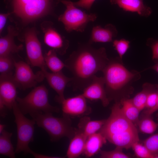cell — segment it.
Listing matches in <instances>:
<instances>
[{"label": "cell", "instance_id": "6da1fadb", "mask_svg": "<svg viewBox=\"0 0 158 158\" xmlns=\"http://www.w3.org/2000/svg\"><path fill=\"white\" fill-rule=\"evenodd\" d=\"M109 60L104 47L96 49L88 42L79 44L64 63L65 67L72 75L73 89L83 91L96 73L102 71Z\"/></svg>", "mask_w": 158, "mask_h": 158}, {"label": "cell", "instance_id": "7a4b0ae2", "mask_svg": "<svg viewBox=\"0 0 158 158\" xmlns=\"http://www.w3.org/2000/svg\"><path fill=\"white\" fill-rule=\"evenodd\" d=\"M122 62L119 57L109 59L102 71L107 95L110 102H120L130 98L134 91L133 84L141 78L140 72L128 70Z\"/></svg>", "mask_w": 158, "mask_h": 158}, {"label": "cell", "instance_id": "3957f363", "mask_svg": "<svg viewBox=\"0 0 158 158\" xmlns=\"http://www.w3.org/2000/svg\"><path fill=\"white\" fill-rule=\"evenodd\" d=\"M109 117L99 132L116 147L128 150L140 141L137 126L123 115L120 102H115Z\"/></svg>", "mask_w": 158, "mask_h": 158}, {"label": "cell", "instance_id": "277c9868", "mask_svg": "<svg viewBox=\"0 0 158 158\" xmlns=\"http://www.w3.org/2000/svg\"><path fill=\"white\" fill-rule=\"evenodd\" d=\"M38 127L44 129L49 135L51 141L55 142L67 137L71 139L76 129L72 125L70 117L63 115L59 118L51 113L37 112L30 115Z\"/></svg>", "mask_w": 158, "mask_h": 158}, {"label": "cell", "instance_id": "5b68a950", "mask_svg": "<svg viewBox=\"0 0 158 158\" xmlns=\"http://www.w3.org/2000/svg\"><path fill=\"white\" fill-rule=\"evenodd\" d=\"M18 106L24 115L37 112L58 113L60 109L51 105L48 99V91L45 86L42 85L35 87L26 96L17 97Z\"/></svg>", "mask_w": 158, "mask_h": 158}, {"label": "cell", "instance_id": "8992f818", "mask_svg": "<svg viewBox=\"0 0 158 158\" xmlns=\"http://www.w3.org/2000/svg\"><path fill=\"white\" fill-rule=\"evenodd\" d=\"M66 7L64 13L60 15L58 20L63 24L66 31H73L83 32L88 24L95 21L97 18L95 13H87L77 8L70 0H59Z\"/></svg>", "mask_w": 158, "mask_h": 158}, {"label": "cell", "instance_id": "52a82bcc", "mask_svg": "<svg viewBox=\"0 0 158 158\" xmlns=\"http://www.w3.org/2000/svg\"><path fill=\"white\" fill-rule=\"evenodd\" d=\"M12 109L15 117V122L17 128V140L15 152L18 153L32 154L33 151L29 146V143L33 140L35 121L25 117L19 109L16 101Z\"/></svg>", "mask_w": 158, "mask_h": 158}, {"label": "cell", "instance_id": "ba28073f", "mask_svg": "<svg viewBox=\"0 0 158 158\" xmlns=\"http://www.w3.org/2000/svg\"><path fill=\"white\" fill-rule=\"evenodd\" d=\"M51 0H13L14 12L23 20L32 21L46 13Z\"/></svg>", "mask_w": 158, "mask_h": 158}, {"label": "cell", "instance_id": "9c48e42d", "mask_svg": "<svg viewBox=\"0 0 158 158\" xmlns=\"http://www.w3.org/2000/svg\"><path fill=\"white\" fill-rule=\"evenodd\" d=\"M13 78L17 87L23 90L35 87L45 78L41 70L35 73L30 66L23 61L14 62Z\"/></svg>", "mask_w": 158, "mask_h": 158}, {"label": "cell", "instance_id": "30bf717a", "mask_svg": "<svg viewBox=\"0 0 158 158\" xmlns=\"http://www.w3.org/2000/svg\"><path fill=\"white\" fill-rule=\"evenodd\" d=\"M25 41L27 56L30 65L32 67H38L41 70L46 68L41 44L34 29H29L25 32Z\"/></svg>", "mask_w": 158, "mask_h": 158}, {"label": "cell", "instance_id": "8fae6325", "mask_svg": "<svg viewBox=\"0 0 158 158\" xmlns=\"http://www.w3.org/2000/svg\"><path fill=\"white\" fill-rule=\"evenodd\" d=\"M86 99L82 94L65 98L59 103L61 105L63 115L69 117H81L88 115L91 112L87 106Z\"/></svg>", "mask_w": 158, "mask_h": 158}, {"label": "cell", "instance_id": "7c38bea8", "mask_svg": "<svg viewBox=\"0 0 158 158\" xmlns=\"http://www.w3.org/2000/svg\"><path fill=\"white\" fill-rule=\"evenodd\" d=\"M13 75L0 74V104L9 109H12L17 97V87L13 79Z\"/></svg>", "mask_w": 158, "mask_h": 158}, {"label": "cell", "instance_id": "4fadbf2b", "mask_svg": "<svg viewBox=\"0 0 158 158\" xmlns=\"http://www.w3.org/2000/svg\"><path fill=\"white\" fill-rule=\"evenodd\" d=\"M46 27H43L45 44L61 55L65 54L69 46V41L61 36L54 28L51 22L46 23Z\"/></svg>", "mask_w": 158, "mask_h": 158}, {"label": "cell", "instance_id": "5bb4252c", "mask_svg": "<svg viewBox=\"0 0 158 158\" xmlns=\"http://www.w3.org/2000/svg\"><path fill=\"white\" fill-rule=\"evenodd\" d=\"M82 94L87 99L91 100H100L102 105L107 106L109 103L105 88L103 77L95 75L90 83L83 90Z\"/></svg>", "mask_w": 158, "mask_h": 158}, {"label": "cell", "instance_id": "9a60e30c", "mask_svg": "<svg viewBox=\"0 0 158 158\" xmlns=\"http://www.w3.org/2000/svg\"><path fill=\"white\" fill-rule=\"evenodd\" d=\"M43 72L45 78L50 86L57 93L58 96L55 97V100L59 103L65 98L64 92L67 83L72 80V78H69L63 73L62 71L57 72L50 73L46 68L41 70Z\"/></svg>", "mask_w": 158, "mask_h": 158}, {"label": "cell", "instance_id": "2e32d148", "mask_svg": "<svg viewBox=\"0 0 158 158\" xmlns=\"http://www.w3.org/2000/svg\"><path fill=\"white\" fill-rule=\"evenodd\" d=\"M118 34L116 27L111 24H108L103 27L100 25L94 26L88 42L91 44L94 42H113Z\"/></svg>", "mask_w": 158, "mask_h": 158}, {"label": "cell", "instance_id": "e0dca14e", "mask_svg": "<svg viewBox=\"0 0 158 158\" xmlns=\"http://www.w3.org/2000/svg\"><path fill=\"white\" fill-rule=\"evenodd\" d=\"M112 4H117L126 11L136 12L140 16L145 17L152 13L151 9L145 4L143 0H110Z\"/></svg>", "mask_w": 158, "mask_h": 158}, {"label": "cell", "instance_id": "ac0fdd59", "mask_svg": "<svg viewBox=\"0 0 158 158\" xmlns=\"http://www.w3.org/2000/svg\"><path fill=\"white\" fill-rule=\"evenodd\" d=\"M17 34L13 27H8L7 35L0 39V56L10 55L11 53L17 52L23 49L22 45H17L14 42V37Z\"/></svg>", "mask_w": 158, "mask_h": 158}, {"label": "cell", "instance_id": "d6986e66", "mask_svg": "<svg viewBox=\"0 0 158 158\" xmlns=\"http://www.w3.org/2000/svg\"><path fill=\"white\" fill-rule=\"evenodd\" d=\"M87 138L81 130L76 128L74 136L71 139L66 156L68 158H76L83 154Z\"/></svg>", "mask_w": 158, "mask_h": 158}, {"label": "cell", "instance_id": "ffe728a7", "mask_svg": "<svg viewBox=\"0 0 158 158\" xmlns=\"http://www.w3.org/2000/svg\"><path fill=\"white\" fill-rule=\"evenodd\" d=\"M107 141L104 136L99 131L90 135L87 139L83 154L87 157H92L100 151Z\"/></svg>", "mask_w": 158, "mask_h": 158}, {"label": "cell", "instance_id": "44dd1931", "mask_svg": "<svg viewBox=\"0 0 158 158\" xmlns=\"http://www.w3.org/2000/svg\"><path fill=\"white\" fill-rule=\"evenodd\" d=\"M106 119L91 120L90 118L84 116L80 120L78 128L81 130L87 138L99 132L104 124Z\"/></svg>", "mask_w": 158, "mask_h": 158}, {"label": "cell", "instance_id": "7402d4cb", "mask_svg": "<svg viewBox=\"0 0 158 158\" xmlns=\"http://www.w3.org/2000/svg\"><path fill=\"white\" fill-rule=\"evenodd\" d=\"M122 111L124 116L137 126L140 111L133 103L131 99H126L120 101Z\"/></svg>", "mask_w": 158, "mask_h": 158}, {"label": "cell", "instance_id": "603a6c76", "mask_svg": "<svg viewBox=\"0 0 158 158\" xmlns=\"http://www.w3.org/2000/svg\"><path fill=\"white\" fill-rule=\"evenodd\" d=\"M0 135V154L11 158L15 157V152L11 141L12 133L5 130Z\"/></svg>", "mask_w": 158, "mask_h": 158}, {"label": "cell", "instance_id": "cb8c5ba5", "mask_svg": "<svg viewBox=\"0 0 158 158\" xmlns=\"http://www.w3.org/2000/svg\"><path fill=\"white\" fill-rule=\"evenodd\" d=\"M56 53L54 50L51 49L45 53L44 56L46 66L52 72L60 71L65 67L64 63L58 57Z\"/></svg>", "mask_w": 158, "mask_h": 158}, {"label": "cell", "instance_id": "d4e9b609", "mask_svg": "<svg viewBox=\"0 0 158 158\" xmlns=\"http://www.w3.org/2000/svg\"><path fill=\"white\" fill-rule=\"evenodd\" d=\"M153 85V84L148 83H144L142 90L131 99L133 103L140 111L145 108L148 93Z\"/></svg>", "mask_w": 158, "mask_h": 158}, {"label": "cell", "instance_id": "484cf974", "mask_svg": "<svg viewBox=\"0 0 158 158\" xmlns=\"http://www.w3.org/2000/svg\"><path fill=\"white\" fill-rule=\"evenodd\" d=\"M137 126L142 133L151 134L158 128V123L153 120L151 116L143 115L141 118H139Z\"/></svg>", "mask_w": 158, "mask_h": 158}, {"label": "cell", "instance_id": "4316f807", "mask_svg": "<svg viewBox=\"0 0 158 158\" xmlns=\"http://www.w3.org/2000/svg\"><path fill=\"white\" fill-rule=\"evenodd\" d=\"M15 61L10 55L0 56V74H13Z\"/></svg>", "mask_w": 158, "mask_h": 158}, {"label": "cell", "instance_id": "83f0119b", "mask_svg": "<svg viewBox=\"0 0 158 158\" xmlns=\"http://www.w3.org/2000/svg\"><path fill=\"white\" fill-rule=\"evenodd\" d=\"M131 148L135 155L139 158H155V155L151 153L148 149L139 141L134 143Z\"/></svg>", "mask_w": 158, "mask_h": 158}, {"label": "cell", "instance_id": "f1b7e54d", "mask_svg": "<svg viewBox=\"0 0 158 158\" xmlns=\"http://www.w3.org/2000/svg\"><path fill=\"white\" fill-rule=\"evenodd\" d=\"M113 46L118 53L119 58L122 60L123 57L130 47V42L124 39L115 40L113 41Z\"/></svg>", "mask_w": 158, "mask_h": 158}, {"label": "cell", "instance_id": "f546056e", "mask_svg": "<svg viewBox=\"0 0 158 158\" xmlns=\"http://www.w3.org/2000/svg\"><path fill=\"white\" fill-rule=\"evenodd\" d=\"M158 99V89L156 84L153 85L149 91L147 99L145 110H150L156 106Z\"/></svg>", "mask_w": 158, "mask_h": 158}, {"label": "cell", "instance_id": "4dcf8cb0", "mask_svg": "<svg viewBox=\"0 0 158 158\" xmlns=\"http://www.w3.org/2000/svg\"><path fill=\"white\" fill-rule=\"evenodd\" d=\"M142 143L152 154H158V133L143 140Z\"/></svg>", "mask_w": 158, "mask_h": 158}, {"label": "cell", "instance_id": "1f68e13d", "mask_svg": "<svg viewBox=\"0 0 158 158\" xmlns=\"http://www.w3.org/2000/svg\"><path fill=\"white\" fill-rule=\"evenodd\" d=\"M123 148L116 147L114 150L110 151L100 150V157L102 158H129V155L124 153Z\"/></svg>", "mask_w": 158, "mask_h": 158}, {"label": "cell", "instance_id": "d6a6232c", "mask_svg": "<svg viewBox=\"0 0 158 158\" xmlns=\"http://www.w3.org/2000/svg\"><path fill=\"white\" fill-rule=\"evenodd\" d=\"M147 45L150 46L152 50V59L154 61H158V40L148 39L147 41Z\"/></svg>", "mask_w": 158, "mask_h": 158}, {"label": "cell", "instance_id": "836d02e7", "mask_svg": "<svg viewBox=\"0 0 158 158\" xmlns=\"http://www.w3.org/2000/svg\"><path fill=\"white\" fill-rule=\"evenodd\" d=\"M95 0H79L73 2L74 5L77 7L84 8L90 11L93 3Z\"/></svg>", "mask_w": 158, "mask_h": 158}, {"label": "cell", "instance_id": "e575fe53", "mask_svg": "<svg viewBox=\"0 0 158 158\" xmlns=\"http://www.w3.org/2000/svg\"><path fill=\"white\" fill-rule=\"evenodd\" d=\"M9 13H1L0 14V32H2L5 25L7 18L9 15Z\"/></svg>", "mask_w": 158, "mask_h": 158}, {"label": "cell", "instance_id": "d590c367", "mask_svg": "<svg viewBox=\"0 0 158 158\" xmlns=\"http://www.w3.org/2000/svg\"><path fill=\"white\" fill-rule=\"evenodd\" d=\"M158 89V84H156ZM158 110V99L157 104L155 107L150 110H145L143 111V114L151 116L154 112Z\"/></svg>", "mask_w": 158, "mask_h": 158}, {"label": "cell", "instance_id": "8d00e7d4", "mask_svg": "<svg viewBox=\"0 0 158 158\" xmlns=\"http://www.w3.org/2000/svg\"><path fill=\"white\" fill-rule=\"evenodd\" d=\"M147 69H152L158 73V61L155 65Z\"/></svg>", "mask_w": 158, "mask_h": 158}, {"label": "cell", "instance_id": "74e56055", "mask_svg": "<svg viewBox=\"0 0 158 158\" xmlns=\"http://www.w3.org/2000/svg\"><path fill=\"white\" fill-rule=\"evenodd\" d=\"M6 126V125L4 124H0V133H1L4 130V129Z\"/></svg>", "mask_w": 158, "mask_h": 158}, {"label": "cell", "instance_id": "f35d334b", "mask_svg": "<svg viewBox=\"0 0 158 158\" xmlns=\"http://www.w3.org/2000/svg\"><path fill=\"white\" fill-rule=\"evenodd\" d=\"M156 117H157V120L158 122V113L156 115Z\"/></svg>", "mask_w": 158, "mask_h": 158}]
</instances>
